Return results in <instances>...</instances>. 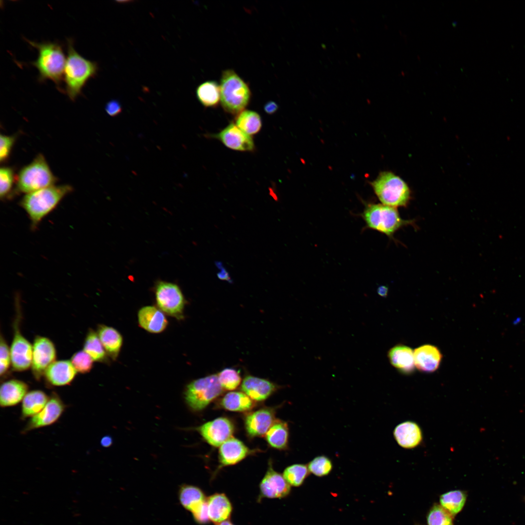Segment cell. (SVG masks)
<instances>
[{"label":"cell","mask_w":525,"mask_h":525,"mask_svg":"<svg viewBox=\"0 0 525 525\" xmlns=\"http://www.w3.org/2000/svg\"><path fill=\"white\" fill-rule=\"evenodd\" d=\"M220 103L223 109L238 114L249 104L251 92L249 86L232 69L222 71L220 82Z\"/></svg>","instance_id":"obj_4"},{"label":"cell","mask_w":525,"mask_h":525,"mask_svg":"<svg viewBox=\"0 0 525 525\" xmlns=\"http://www.w3.org/2000/svg\"><path fill=\"white\" fill-rule=\"evenodd\" d=\"M17 135L0 136V161L1 163L6 162L10 155L12 148L17 138Z\"/></svg>","instance_id":"obj_42"},{"label":"cell","mask_w":525,"mask_h":525,"mask_svg":"<svg viewBox=\"0 0 525 525\" xmlns=\"http://www.w3.org/2000/svg\"><path fill=\"white\" fill-rule=\"evenodd\" d=\"M275 420V411L273 409H260L245 417V429L250 436L261 437L265 435Z\"/></svg>","instance_id":"obj_16"},{"label":"cell","mask_w":525,"mask_h":525,"mask_svg":"<svg viewBox=\"0 0 525 525\" xmlns=\"http://www.w3.org/2000/svg\"><path fill=\"white\" fill-rule=\"evenodd\" d=\"M260 488L261 494L269 498H283L287 496L291 490L290 485L283 475L273 469L270 463L260 483Z\"/></svg>","instance_id":"obj_15"},{"label":"cell","mask_w":525,"mask_h":525,"mask_svg":"<svg viewBox=\"0 0 525 525\" xmlns=\"http://www.w3.org/2000/svg\"><path fill=\"white\" fill-rule=\"evenodd\" d=\"M66 406L57 394L53 392L42 410L31 418L21 432L51 425L56 422L64 412Z\"/></svg>","instance_id":"obj_12"},{"label":"cell","mask_w":525,"mask_h":525,"mask_svg":"<svg viewBox=\"0 0 525 525\" xmlns=\"http://www.w3.org/2000/svg\"><path fill=\"white\" fill-rule=\"evenodd\" d=\"M265 438L271 447L280 450L286 449L289 438L288 424L281 420H276L265 434Z\"/></svg>","instance_id":"obj_29"},{"label":"cell","mask_w":525,"mask_h":525,"mask_svg":"<svg viewBox=\"0 0 525 525\" xmlns=\"http://www.w3.org/2000/svg\"><path fill=\"white\" fill-rule=\"evenodd\" d=\"M179 499L183 507L190 511L207 500L200 489L189 485H184L180 488Z\"/></svg>","instance_id":"obj_31"},{"label":"cell","mask_w":525,"mask_h":525,"mask_svg":"<svg viewBox=\"0 0 525 525\" xmlns=\"http://www.w3.org/2000/svg\"><path fill=\"white\" fill-rule=\"evenodd\" d=\"M73 44V39H67L68 54L64 74L65 92L72 101L81 94L87 82L96 75L98 70L97 63L80 55Z\"/></svg>","instance_id":"obj_2"},{"label":"cell","mask_w":525,"mask_h":525,"mask_svg":"<svg viewBox=\"0 0 525 525\" xmlns=\"http://www.w3.org/2000/svg\"><path fill=\"white\" fill-rule=\"evenodd\" d=\"M26 40L38 52L36 60L31 63L38 71V81L43 82L50 80L59 91L64 92L61 83L66 60L62 45L55 42Z\"/></svg>","instance_id":"obj_3"},{"label":"cell","mask_w":525,"mask_h":525,"mask_svg":"<svg viewBox=\"0 0 525 525\" xmlns=\"http://www.w3.org/2000/svg\"><path fill=\"white\" fill-rule=\"evenodd\" d=\"M309 473L307 465L295 464L287 467L283 476L290 486L299 487L304 482Z\"/></svg>","instance_id":"obj_35"},{"label":"cell","mask_w":525,"mask_h":525,"mask_svg":"<svg viewBox=\"0 0 525 525\" xmlns=\"http://www.w3.org/2000/svg\"><path fill=\"white\" fill-rule=\"evenodd\" d=\"M388 357L391 365L401 373L408 374L414 371V351L410 348L397 345L389 350Z\"/></svg>","instance_id":"obj_25"},{"label":"cell","mask_w":525,"mask_h":525,"mask_svg":"<svg viewBox=\"0 0 525 525\" xmlns=\"http://www.w3.org/2000/svg\"><path fill=\"white\" fill-rule=\"evenodd\" d=\"M50 397L43 391L34 390L28 392L22 401L21 418H32L45 407Z\"/></svg>","instance_id":"obj_27"},{"label":"cell","mask_w":525,"mask_h":525,"mask_svg":"<svg viewBox=\"0 0 525 525\" xmlns=\"http://www.w3.org/2000/svg\"><path fill=\"white\" fill-rule=\"evenodd\" d=\"M11 365L10 348L6 340L0 334V375L1 378L5 377Z\"/></svg>","instance_id":"obj_41"},{"label":"cell","mask_w":525,"mask_h":525,"mask_svg":"<svg viewBox=\"0 0 525 525\" xmlns=\"http://www.w3.org/2000/svg\"><path fill=\"white\" fill-rule=\"evenodd\" d=\"M220 384L223 389L233 390L240 385V372L232 368H226L217 374Z\"/></svg>","instance_id":"obj_38"},{"label":"cell","mask_w":525,"mask_h":525,"mask_svg":"<svg viewBox=\"0 0 525 525\" xmlns=\"http://www.w3.org/2000/svg\"><path fill=\"white\" fill-rule=\"evenodd\" d=\"M216 265L220 269V272L217 274L218 278L222 280H227L229 282H231V280L229 277L228 272L223 266L221 262H216Z\"/></svg>","instance_id":"obj_45"},{"label":"cell","mask_w":525,"mask_h":525,"mask_svg":"<svg viewBox=\"0 0 525 525\" xmlns=\"http://www.w3.org/2000/svg\"><path fill=\"white\" fill-rule=\"evenodd\" d=\"M251 451L241 441L231 437L219 448V460L223 466L234 465L245 458Z\"/></svg>","instance_id":"obj_19"},{"label":"cell","mask_w":525,"mask_h":525,"mask_svg":"<svg viewBox=\"0 0 525 525\" xmlns=\"http://www.w3.org/2000/svg\"><path fill=\"white\" fill-rule=\"evenodd\" d=\"M241 389L252 400L262 401L275 391L276 386L266 379L247 375L242 383Z\"/></svg>","instance_id":"obj_18"},{"label":"cell","mask_w":525,"mask_h":525,"mask_svg":"<svg viewBox=\"0 0 525 525\" xmlns=\"http://www.w3.org/2000/svg\"><path fill=\"white\" fill-rule=\"evenodd\" d=\"M77 371L70 360L55 361L46 369L44 377L50 385L60 386L70 385Z\"/></svg>","instance_id":"obj_17"},{"label":"cell","mask_w":525,"mask_h":525,"mask_svg":"<svg viewBox=\"0 0 525 525\" xmlns=\"http://www.w3.org/2000/svg\"><path fill=\"white\" fill-rule=\"evenodd\" d=\"M362 216L368 228L377 230L393 239L399 229L406 226H414L413 220H404L400 215L396 208L383 204L368 205Z\"/></svg>","instance_id":"obj_6"},{"label":"cell","mask_w":525,"mask_h":525,"mask_svg":"<svg viewBox=\"0 0 525 525\" xmlns=\"http://www.w3.org/2000/svg\"><path fill=\"white\" fill-rule=\"evenodd\" d=\"M19 303L18 299H16L14 333L10 348L11 366L16 371H25L31 367L33 354V345L23 335L20 329L21 314Z\"/></svg>","instance_id":"obj_9"},{"label":"cell","mask_w":525,"mask_h":525,"mask_svg":"<svg viewBox=\"0 0 525 525\" xmlns=\"http://www.w3.org/2000/svg\"><path fill=\"white\" fill-rule=\"evenodd\" d=\"M105 110L109 116L115 117L121 113L122 111V107L119 101L111 100L106 103L105 106Z\"/></svg>","instance_id":"obj_44"},{"label":"cell","mask_w":525,"mask_h":525,"mask_svg":"<svg viewBox=\"0 0 525 525\" xmlns=\"http://www.w3.org/2000/svg\"><path fill=\"white\" fill-rule=\"evenodd\" d=\"M371 185L384 205L396 208L405 207L411 199V191L407 183L392 172H381Z\"/></svg>","instance_id":"obj_7"},{"label":"cell","mask_w":525,"mask_h":525,"mask_svg":"<svg viewBox=\"0 0 525 525\" xmlns=\"http://www.w3.org/2000/svg\"><path fill=\"white\" fill-rule=\"evenodd\" d=\"M414 357L415 367L419 370L430 373L438 368L442 355L436 347L424 345L414 351Z\"/></svg>","instance_id":"obj_20"},{"label":"cell","mask_w":525,"mask_h":525,"mask_svg":"<svg viewBox=\"0 0 525 525\" xmlns=\"http://www.w3.org/2000/svg\"><path fill=\"white\" fill-rule=\"evenodd\" d=\"M278 109V105L274 101H268L264 106V111L268 114L275 113Z\"/></svg>","instance_id":"obj_46"},{"label":"cell","mask_w":525,"mask_h":525,"mask_svg":"<svg viewBox=\"0 0 525 525\" xmlns=\"http://www.w3.org/2000/svg\"><path fill=\"white\" fill-rule=\"evenodd\" d=\"M70 361L76 371L82 374L88 373L91 370L94 361L84 350L74 353Z\"/></svg>","instance_id":"obj_40"},{"label":"cell","mask_w":525,"mask_h":525,"mask_svg":"<svg viewBox=\"0 0 525 525\" xmlns=\"http://www.w3.org/2000/svg\"><path fill=\"white\" fill-rule=\"evenodd\" d=\"M226 147L239 151H252L255 148L252 138L234 123H230L219 133L212 136Z\"/></svg>","instance_id":"obj_14"},{"label":"cell","mask_w":525,"mask_h":525,"mask_svg":"<svg viewBox=\"0 0 525 525\" xmlns=\"http://www.w3.org/2000/svg\"><path fill=\"white\" fill-rule=\"evenodd\" d=\"M197 430L209 444L220 447L232 437L234 427L228 418L220 417L201 425Z\"/></svg>","instance_id":"obj_13"},{"label":"cell","mask_w":525,"mask_h":525,"mask_svg":"<svg viewBox=\"0 0 525 525\" xmlns=\"http://www.w3.org/2000/svg\"><path fill=\"white\" fill-rule=\"evenodd\" d=\"M467 499L465 491L455 490L442 494L440 496V505L455 516L464 507Z\"/></svg>","instance_id":"obj_34"},{"label":"cell","mask_w":525,"mask_h":525,"mask_svg":"<svg viewBox=\"0 0 525 525\" xmlns=\"http://www.w3.org/2000/svg\"><path fill=\"white\" fill-rule=\"evenodd\" d=\"M236 124L245 133L252 135L257 134L261 130L262 120L257 112L252 110H244L238 114Z\"/></svg>","instance_id":"obj_33"},{"label":"cell","mask_w":525,"mask_h":525,"mask_svg":"<svg viewBox=\"0 0 525 525\" xmlns=\"http://www.w3.org/2000/svg\"><path fill=\"white\" fill-rule=\"evenodd\" d=\"M28 385L23 381L11 379L4 382L0 388V404L2 407H10L22 401L28 392Z\"/></svg>","instance_id":"obj_21"},{"label":"cell","mask_w":525,"mask_h":525,"mask_svg":"<svg viewBox=\"0 0 525 525\" xmlns=\"http://www.w3.org/2000/svg\"><path fill=\"white\" fill-rule=\"evenodd\" d=\"M97 333L107 354L113 360H115L122 344V337L120 333L114 328L105 325H99Z\"/></svg>","instance_id":"obj_26"},{"label":"cell","mask_w":525,"mask_h":525,"mask_svg":"<svg viewBox=\"0 0 525 525\" xmlns=\"http://www.w3.org/2000/svg\"><path fill=\"white\" fill-rule=\"evenodd\" d=\"M309 472L319 476L329 474L332 469L331 460L325 455L318 456L312 460L307 465Z\"/></svg>","instance_id":"obj_39"},{"label":"cell","mask_w":525,"mask_h":525,"mask_svg":"<svg viewBox=\"0 0 525 525\" xmlns=\"http://www.w3.org/2000/svg\"><path fill=\"white\" fill-rule=\"evenodd\" d=\"M210 520L216 525L227 520L232 511L231 503L224 493H215L207 499Z\"/></svg>","instance_id":"obj_24"},{"label":"cell","mask_w":525,"mask_h":525,"mask_svg":"<svg viewBox=\"0 0 525 525\" xmlns=\"http://www.w3.org/2000/svg\"><path fill=\"white\" fill-rule=\"evenodd\" d=\"M57 181L58 178L52 173L44 156L39 154L18 172L14 195L16 193L27 194L54 185Z\"/></svg>","instance_id":"obj_5"},{"label":"cell","mask_w":525,"mask_h":525,"mask_svg":"<svg viewBox=\"0 0 525 525\" xmlns=\"http://www.w3.org/2000/svg\"><path fill=\"white\" fill-rule=\"evenodd\" d=\"M377 293L380 296L385 297L387 295L388 288L385 286H381L378 288Z\"/></svg>","instance_id":"obj_48"},{"label":"cell","mask_w":525,"mask_h":525,"mask_svg":"<svg viewBox=\"0 0 525 525\" xmlns=\"http://www.w3.org/2000/svg\"><path fill=\"white\" fill-rule=\"evenodd\" d=\"M196 95L203 106L207 107H215L220 102L219 84L215 81H205L197 87Z\"/></svg>","instance_id":"obj_28"},{"label":"cell","mask_w":525,"mask_h":525,"mask_svg":"<svg viewBox=\"0 0 525 525\" xmlns=\"http://www.w3.org/2000/svg\"><path fill=\"white\" fill-rule=\"evenodd\" d=\"M84 350L85 351L93 360L99 362H105L106 352L104 346L95 331L89 329L88 331L84 343Z\"/></svg>","instance_id":"obj_32"},{"label":"cell","mask_w":525,"mask_h":525,"mask_svg":"<svg viewBox=\"0 0 525 525\" xmlns=\"http://www.w3.org/2000/svg\"><path fill=\"white\" fill-rule=\"evenodd\" d=\"M140 326L152 333H159L167 327L168 321L161 310L153 306L141 308L138 314Z\"/></svg>","instance_id":"obj_23"},{"label":"cell","mask_w":525,"mask_h":525,"mask_svg":"<svg viewBox=\"0 0 525 525\" xmlns=\"http://www.w3.org/2000/svg\"><path fill=\"white\" fill-rule=\"evenodd\" d=\"M16 182L14 171L10 167H2L0 169V197L1 199L10 198L13 195L12 188Z\"/></svg>","instance_id":"obj_37"},{"label":"cell","mask_w":525,"mask_h":525,"mask_svg":"<svg viewBox=\"0 0 525 525\" xmlns=\"http://www.w3.org/2000/svg\"><path fill=\"white\" fill-rule=\"evenodd\" d=\"M56 352L53 342L48 338L36 336L33 344L31 368L35 378L40 380L47 368L55 361Z\"/></svg>","instance_id":"obj_11"},{"label":"cell","mask_w":525,"mask_h":525,"mask_svg":"<svg viewBox=\"0 0 525 525\" xmlns=\"http://www.w3.org/2000/svg\"><path fill=\"white\" fill-rule=\"evenodd\" d=\"M454 516L440 505L435 504L427 515L428 525H454Z\"/></svg>","instance_id":"obj_36"},{"label":"cell","mask_w":525,"mask_h":525,"mask_svg":"<svg viewBox=\"0 0 525 525\" xmlns=\"http://www.w3.org/2000/svg\"><path fill=\"white\" fill-rule=\"evenodd\" d=\"M223 389L218 375L211 374L189 384L184 392V398L192 410L200 411L220 396Z\"/></svg>","instance_id":"obj_8"},{"label":"cell","mask_w":525,"mask_h":525,"mask_svg":"<svg viewBox=\"0 0 525 525\" xmlns=\"http://www.w3.org/2000/svg\"><path fill=\"white\" fill-rule=\"evenodd\" d=\"M155 291L156 302L161 310L177 318L182 317L185 299L177 285L158 281L156 284Z\"/></svg>","instance_id":"obj_10"},{"label":"cell","mask_w":525,"mask_h":525,"mask_svg":"<svg viewBox=\"0 0 525 525\" xmlns=\"http://www.w3.org/2000/svg\"><path fill=\"white\" fill-rule=\"evenodd\" d=\"M191 512L195 521L199 524H205L210 521L207 500L195 508Z\"/></svg>","instance_id":"obj_43"},{"label":"cell","mask_w":525,"mask_h":525,"mask_svg":"<svg viewBox=\"0 0 525 525\" xmlns=\"http://www.w3.org/2000/svg\"><path fill=\"white\" fill-rule=\"evenodd\" d=\"M393 435L397 443L406 449L418 446L422 439L420 427L412 421H404L398 424L394 430Z\"/></svg>","instance_id":"obj_22"},{"label":"cell","mask_w":525,"mask_h":525,"mask_svg":"<svg viewBox=\"0 0 525 525\" xmlns=\"http://www.w3.org/2000/svg\"><path fill=\"white\" fill-rule=\"evenodd\" d=\"M112 439L108 436L104 437L101 440V445L105 447H109L112 444Z\"/></svg>","instance_id":"obj_47"},{"label":"cell","mask_w":525,"mask_h":525,"mask_svg":"<svg viewBox=\"0 0 525 525\" xmlns=\"http://www.w3.org/2000/svg\"><path fill=\"white\" fill-rule=\"evenodd\" d=\"M220 404L225 409L235 412L249 410L254 405L252 400L243 392L231 391L222 399Z\"/></svg>","instance_id":"obj_30"},{"label":"cell","mask_w":525,"mask_h":525,"mask_svg":"<svg viewBox=\"0 0 525 525\" xmlns=\"http://www.w3.org/2000/svg\"><path fill=\"white\" fill-rule=\"evenodd\" d=\"M73 191L69 185H52L25 194L19 206L27 213L32 229L51 213L67 194Z\"/></svg>","instance_id":"obj_1"},{"label":"cell","mask_w":525,"mask_h":525,"mask_svg":"<svg viewBox=\"0 0 525 525\" xmlns=\"http://www.w3.org/2000/svg\"><path fill=\"white\" fill-rule=\"evenodd\" d=\"M217 525H234L233 524H232L230 521H229L228 520H226V521H224L223 522H222L219 523L218 524H217Z\"/></svg>","instance_id":"obj_49"}]
</instances>
